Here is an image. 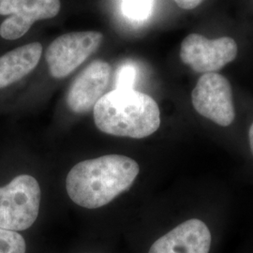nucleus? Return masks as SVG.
Returning <instances> with one entry per match:
<instances>
[{
	"label": "nucleus",
	"instance_id": "f257e3e1",
	"mask_svg": "<svg viewBox=\"0 0 253 253\" xmlns=\"http://www.w3.org/2000/svg\"><path fill=\"white\" fill-rule=\"evenodd\" d=\"M140 172L134 160L107 155L73 166L66 178L68 195L82 208L96 209L128 190Z\"/></svg>",
	"mask_w": 253,
	"mask_h": 253
},
{
	"label": "nucleus",
	"instance_id": "f03ea898",
	"mask_svg": "<svg viewBox=\"0 0 253 253\" xmlns=\"http://www.w3.org/2000/svg\"><path fill=\"white\" fill-rule=\"evenodd\" d=\"M94 121L100 131L110 135L142 139L153 134L161 125L157 102L134 89H114L94 106Z\"/></svg>",
	"mask_w": 253,
	"mask_h": 253
},
{
	"label": "nucleus",
	"instance_id": "7ed1b4c3",
	"mask_svg": "<svg viewBox=\"0 0 253 253\" xmlns=\"http://www.w3.org/2000/svg\"><path fill=\"white\" fill-rule=\"evenodd\" d=\"M42 191L36 178L29 174L15 176L0 187V228L21 232L36 221Z\"/></svg>",
	"mask_w": 253,
	"mask_h": 253
},
{
	"label": "nucleus",
	"instance_id": "20e7f679",
	"mask_svg": "<svg viewBox=\"0 0 253 253\" xmlns=\"http://www.w3.org/2000/svg\"><path fill=\"white\" fill-rule=\"evenodd\" d=\"M102 40L103 35L97 31L72 32L56 38L45 54L51 75L56 79L70 75L97 51Z\"/></svg>",
	"mask_w": 253,
	"mask_h": 253
},
{
	"label": "nucleus",
	"instance_id": "39448f33",
	"mask_svg": "<svg viewBox=\"0 0 253 253\" xmlns=\"http://www.w3.org/2000/svg\"><path fill=\"white\" fill-rule=\"evenodd\" d=\"M194 109L201 116L221 126H230L235 118L232 87L226 78L216 73H205L191 93Z\"/></svg>",
	"mask_w": 253,
	"mask_h": 253
},
{
	"label": "nucleus",
	"instance_id": "423d86ee",
	"mask_svg": "<svg viewBox=\"0 0 253 253\" xmlns=\"http://www.w3.org/2000/svg\"><path fill=\"white\" fill-rule=\"evenodd\" d=\"M236 54V42L228 37L208 40L199 34H190L181 44V60L196 73H216L232 62Z\"/></svg>",
	"mask_w": 253,
	"mask_h": 253
},
{
	"label": "nucleus",
	"instance_id": "0eeeda50",
	"mask_svg": "<svg viewBox=\"0 0 253 253\" xmlns=\"http://www.w3.org/2000/svg\"><path fill=\"white\" fill-rule=\"evenodd\" d=\"M60 7L59 0H0V15H9L0 26V36L17 40L37 21L56 16Z\"/></svg>",
	"mask_w": 253,
	"mask_h": 253
},
{
	"label": "nucleus",
	"instance_id": "6e6552de",
	"mask_svg": "<svg viewBox=\"0 0 253 253\" xmlns=\"http://www.w3.org/2000/svg\"><path fill=\"white\" fill-rule=\"evenodd\" d=\"M112 69L107 62L96 60L89 64L73 81L67 104L75 114H84L94 108L108 86Z\"/></svg>",
	"mask_w": 253,
	"mask_h": 253
},
{
	"label": "nucleus",
	"instance_id": "1a4fd4ad",
	"mask_svg": "<svg viewBox=\"0 0 253 253\" xmlns=\"http://www.w3.org/2000/svg\"><path fill=\"white\" fill-rule=\"evenodd\" d=\"M211 234L208 225L191 218L159 238L148 253H209Z\"/></svg>",
	"mask_w": 253,
	"mask_h": 253
},
{
	"label": "nucleus",
	"instance_id": "9d476101",
	"mask_svg": "<svg viewBox=\"0 0 253 253\" xmlns=\"http://www.w3.org/2000/svg\"><path fill=\"white\" fill-rule=\"evenodd\" d=\"M42 46L33 42L18 47L0 57V88L20 81L40 62Z\"/></svg>",
	"mask_w": 253,
	"mask_h": 253
},
{
	"label": "nucleus",
	"instance_id": "9b49d317",
	"mask_svg": "<svg viewBox=\"0 0 253 253\" xmlns=\"http://www.w3.org/2000/svg\"><path fill=\"white\" fill-rule=\"evenodd\" d=\"M154 0H122V10L126 17L133 21H144L150 16Z\"/></svg>",
	"mask_w": 253,
	"mask_h": 253
},
{
	"label": "nucleus",
	"instance_id": "f8f14e48",
	"mask_svg": "<svg viewBox=\"0 0 253 253\" xmlns=\"http://www.w3.org/2000/svg\"><path fill=\"white\" fill-rule=\"evenodd\" d=\"M26 253V240L18 232L0 228V253Z\"/></svg>",
	"mask_w": 253,
	"mask_h": 253
},
{
	"label": "nucleus",
	"instance_id": "ddd939ff",
	"mask_svg": "<svg viewBox=\"0 0 253 253\" xmlns=\"http://www.w3.org/2000/svg\"><path fill=\"white\" fill-rule=\"evenodd\" d=\"M136 74V69L132 65L120 67L116 76V89H133Z\"/></svg>",
	"mask_w": 253,
	"mask_h": 253
},
{
	"label": "nucleus",
	"instance_id": "4468645a",
	"mask_svg": "<svg viewBox=\"0 0 253 253\" xmlns=\"http://www.w3.org/2000/svg\"><path fill=\"white\" fill-rule=\"evenodd\" d=\"M182 9H192L198 7L204 0H173Z\"/></svg>",
	"mask_w": 253,
	"mask_h": 253
},
{
	"label": "nucleus",
	"instance_id": "2eb2a0df",
	"mask_svg": "<svg viewBox=\"0 0 253 253\" xmlns=\"http://www.w3.org/2000/svg\"><path fill=\"white\" fill-rule=\"evenodd\" d=\"M249 140H250V146H251V150L253 155V123L250 127L249 130Z\"/></svg>",
	"mask_w": 253,
	"mask_h": 253
}]
</instances>
